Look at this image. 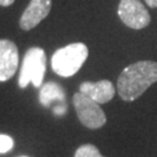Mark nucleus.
<instances>
[{
	"label": "nucleus",
	"instance_id": "39448f33",
	"mask_svg": "<svg viewBox=\"0 0 157 157\" xmlns=\"http://www.w3.org/2000/svg\"><path fill=\"white\" fill-rule=\"evenodd\" d=\"M118 15L132 29L146 28L150 23V14L140 0H121L118 7Z\"/></svg>",
	"mask_w": 157,
	"mask_h": 157
},
{
	"label": "nucleus",
	"instance_id": "ddd939ff",
	"mask_svg": "<svg viewBox=\"0 0 157 157\" xmlns=\"http://www.w3.org/2000/svg\"><path fill=\"white\" fill-rule=\"evenodd\" d=\"M15 0H0V6L2 7H7V6H11Z\"/></svg>",
	"mask_w": 157,
	"mask_h": 157
},
{
	"label": "nucleus",
	"instance_id": "7ed1b4c3",
	"mask_svg": "<svg viewBox=\"0 0 157 157\" xmlns=\"http://www.w3.org/2000/svg\"><path fill=\"white\" fill-rule=\"evenodd\" d=\"M47 69V56L42 48H29L25 54L17 83L20 89H26L32 82L35 87H41Z\"/></svg>",
	"mask_w": 157,
	"mask_h": 157
},
{
	"label": "nucleus",
	"instance_id": "f257e3e1",
	"mask_svg": "<svg viewBox=\"0 0 157 157\" xmlns=\"http://www.w3.org/2000/svg\"><path fill=\"white\" fill-rule=\"evenodd\" d=\"M154 83H157V62L140 61L128 65L120 73L117 89L124 101H134Z\"/></svg>",
	"mask_w": 157,
	"mask_h": 157
},
{
	"label": "nucleus",
	"instance_id": "4468645a",
	"mask_svg": "<svg viewBox=\"0 0 157 157\" xmlns=\"http://www.w3.org/2000/svg\"><path fill=\"white\" fill-rule=\"evenodd\" d=\"M147 5L151 8H156L157 7V0H146Z\"/></svg>",
	"mask_w": 157,
	"mask_h": 157
},
{
	"label": "nucleus",
	"instance_id": "1a4fd4ad",
	"mask_svg": "<svg viewBox=\"0 0 157 157\" xmlns=\"http://www.w3.org/2000/svg\"><path fill=\"white\" fill-rule=\"evenodd\" d=\"M65 98L63 89L54 82L45 83L40 91V102L44 107H49L54 101H63Z\"/></svg>",
	"mask_w": 157,
	"mask_h": 157
},
{
	"label": "nucleus",
	"instance_id": "f8f14e48",
	"mask_svg": "<svg viewBox=\"0 0 157 157\" xmlns=\"http://www.w3.org/2000/svg\"><path fill=\"white\" fill-rule=\"evenodd\" d=\"M65 112H67V106L65 105H63V106H56L54 108V113L56 115H63Z\"/></svg>",
	"mask_w": 157,
	"mask_h": 157
},
{
	"label": "nucleus",
	"instance_id": "6e6552de",
	"mask_svg": "<svg viewBox=\"0 0 157 157\" xmlns=\"http://www.w3.org/2000/svg\"><path fill=\"white\" fill-rule=\"evenodd\" d=\"M79 91L100 105L111 101L115 94L114 85L112 84V82L107 79H102L97 83L84 82L79 86Z\"/></svg>",
	"mask_w": 157,
	"mask_h": 157
},
{
	"label": "nucleus",
	"instance_id": "423d86ee",
	"mask_svg": "<svg viewBox=\"0 0 157 157\" xmlns=\"http://www.w3.org/2000/svg\"><path fill=\"white\" fill-rule=\"evenodd\" d=\"M19 67V49L10 40H0V82L11 79Z\"/></svg>",
	"mask_w": 157,
	"mask_h": 157
},
{
	"label": "nucleus",
	"instance_id": "f03ea898",
	"mask_svg": "<svg viewBox=\"0 0 157 157\" xmlns=\"http://www.w3.org/2000/svg\"><path fill=\"white\" fill-rule=\"evenodd\" d=\"M89 56V48L82 42H76L57 49L51 57V67L61 77H71L83 67Z\"/></svg>",
	"mask_w": 157,
	"mask_h": 157
},
{
	"label": "nucleus",
	"instance_id": "9b49d317",
	"mask_svg": "<svg viewBox=\"0 0 157 157\" xmlns=\"http://www.w3.org/2000/svg\"><path fill=\"white\" fill-rule=\"evenodd\" d=\"M14 146V141L11 136L5 134H0V154L10 151Z\"/></svg>",
	"mask_w": 157,
	"mask_h": 157
},
{
	"label": "nucleus",
	"instance_id": "20e7f679",
	"mask_svg": "<svg viewBox=\"0 0 157 157\" xmlns=\"http://www.w3.org/2000/svg\"><path fill=\"white\" fill-rule=\"evenodd\" d=\"M72 102L79 121L85 127L98 129L106 124V114L100 107V104L92 100L90 97L79 91L73 94Z\"/></svg>",
	"mask_w": 157,
	"mask_h": 157
},
{
	"label": "nucleus",
	"instance_id": "0eeeda50",
	"mask_svg": "<svg viewBox=\"0 0 157 157\" xmlns=\"http://www.w3.org/2000/svg\"><path fill=\"white\" fill-rule=\"evenodd\" d=\"M51 11V0H30L28 7L20 17V28L30 30L35 28Z\"/></svg>",
	"mask_w": 157,
	"mask_h": 157
},
{
	"label": "nucleus",
	"instance_id": "9d476101",
	"mask_svg": "<svg viewBox=\"0 0 157 157\" xmlns=\"http://www.w3.org/2000/svg\"><path fill=\"white\" fill-rule=\"evenodd\" d=\"M75 157H104L100 154L99 149L93 144H83L75 152Z\"/></svg>",
	"mask_w": 157,
	"mask_h": 157
},
{
	"label": "nucleus",
	"instance_id": "2eb2a0df",
	"mask_svg": "<svg viewBox=\"0 0 157 157\" xmlns=\"http://www.w3.org/2000/svg\"><path fill=\"white\" fill-rule=\"evenodd\" d=\"M21 157H27V156H21Z\"/></svg>",
	"mask_w": 157,
	"mask_h": 157
}]
</instances>
